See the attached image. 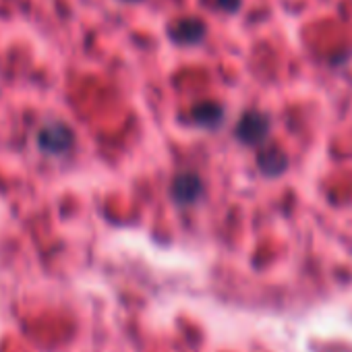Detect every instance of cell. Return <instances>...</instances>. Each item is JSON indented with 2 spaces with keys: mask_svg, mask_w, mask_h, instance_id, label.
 Returning a JSON list of instances; mask_svg holds the SVG:
<instances>
[{
  "mask_svg": "<svg viewBox=\"0 0 352 352\" xmlns=\"http://www.w3.org/2000/svg\"><path fill=\"white\" fill-rule=\"evenodd\" d=\"M272 129V120L267 114L259 112V110H249L241 116L234 135L241 143L245 145H261Z\"/></svg>",
  "mask_w": 352,
  "mask_h": 352,
  "instance_id": "1",
  "label": "cell"
},
{
  "mask_svg": "<svg viewBox=\"0 0 352 352\" xmlns=\"http://www.w3.org/2000/svg\"><path fill=\"white\" fill-rule=\"evenodd\" d=\"M38 145L48 153H63L73 145V131L63 122H50L38 133Z\"/></svg>",
  "mask_w": 352,
  "mask_h": 352,
  "instance_id": "2",
  "label": "cell"
},
{
  "mask_svg": "<svg viewBox=\"0 0 352 352\" xmlns=\"http://www.w3.org/2000/svg\"><path fill=\"white\" fill-rule=\"evenodd\" d=\"M172 199L179 204H195L201 193H204V183L197 174L193 172H183L172 181Z\"/></svg>",
  "mask_w": 352,
  "mask_h": 352,
  "instance_id": "3",
  "label": "cell"
},
{
  "mask_svg": "<svg viewBox=\"0 0 352 352\" xmlns=\"http://www.w3.org/2000/svg\"><path fill=\"white\" fill-rule=\"evenodd\" d=\"M206 36V25L199 19H181L170 28V38L179 44H197Z\"/></svg>",
  "mask_w": 352,
  "mask_h": 352,
  "instance_id": "4",
  "label": "cell"
},
{
  "mask_svg": "<svg viewBox=\"0 0 352 352\" xmlns=\"http://www.w3.org/2000/svg\"><path fill=\"white\" fill-rule=\"evenodd\" d=\"M257 166L265 176H278L286 170L288 157L280 149H265L257 155Z\"/></svg>",
  "mask_w": 352,
  "mask_h": 352,
  "instance_id": "5",
  "label": "cell"
},
{
  "mask_svg": "<svg viewBox=\"0 0 352 352\" xmlns=\"http://www.w3.org/2000/svg\"><path fill=\"white\" fill-rule=\"evenodd\" d=\"M193 120L201 126L214 129L224 120V108L220 104H214V102H204V104L195 106Z\"/></svg>",
  "mask_w": 352,
  "mask_h": 352,
  "instance_id": "6",
  "label": "cell"
},
{
  "mask_svg": "<svg viewBox=\"0 0 352 352\" xmlns=\"http://www.w3.org/2000/svg\"><path fill=\"white\" fill-rule=\"evenodd\" d=\"M218 7L228 11V13H234L241 7V0H218Z\"/></svg>",
  "mask_w": 352,
  "mask_h": 352,
  "instance_id": "7",
  "label": "cell"
},
{
  "mask_svg": "<svg viewBox=\"0 0 352 352\" xmlns=\"http://www.w3.org/2000/svg\"><path fill=\"white\" fill-rule=\"evenodd\" d=\"M129 3H135V0H129Z\"/></svg>",
  "mask_w": 352,
  "mask_h": 352,
  "instance_id": "8",
  "label": "cell"
}]
</instances>
